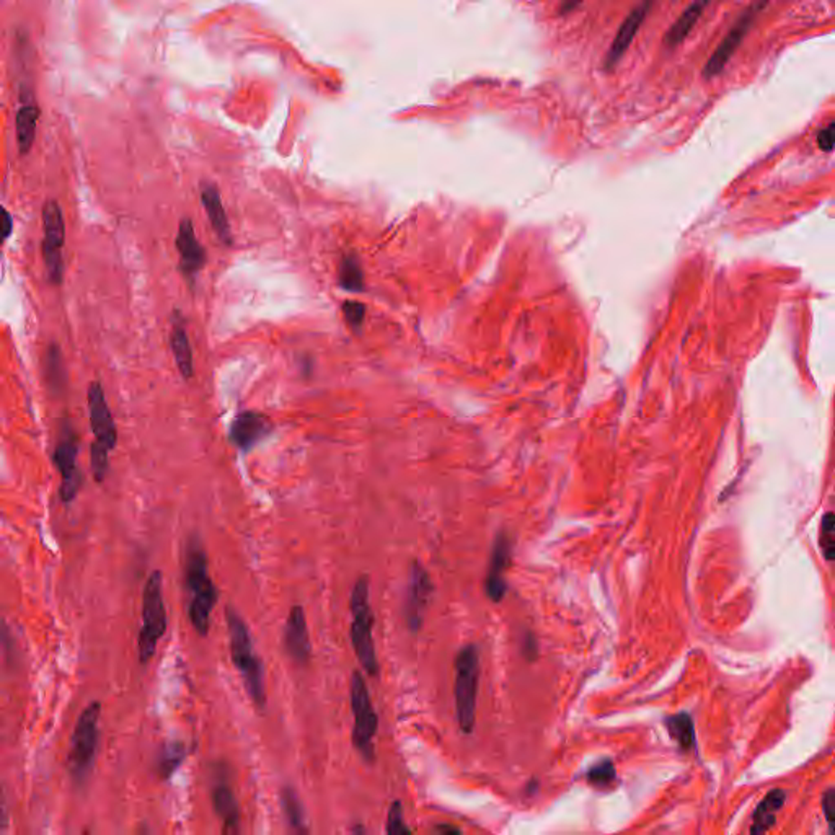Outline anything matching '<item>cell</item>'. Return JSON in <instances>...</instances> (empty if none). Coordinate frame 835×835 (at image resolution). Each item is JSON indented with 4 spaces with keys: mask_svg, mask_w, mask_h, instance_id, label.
<instances>
[{
    "mask_svg": "<svg viewBox=\"0 0 835 835\" xmlns=\"http://www.w3.org/2000/svg\"><path fill=\"white\" fill-rule=\"evenodd\" d=\"M185 580L186 588L191 596L188 607L190 620L194 630L201 636H206L209 632L212 608L218 602V590L208 572V555L198 537H193L188 544Z\"/></svg>",
    "mask_w": 835,
    "mask_h": 835,
    "instance_id": "6da1fadb",
    "label": "cell"
},
{
    "mask_svg": "<svg viewBox=\"0 0 835 835\" xmlns=\"http://www.w3.org/2000/svg\"><path fill=\"white\" fill-rule=\"evenodd\" d=\"M227 618V630H229L230 656L238 669L240 676L244 679L246 692L250 695L252 702L256 708L263 710L266 705V690H264V669L260 658L256 656L250 638V632L244 618L237 612L227 607L226 610Z\"/></svg>",
    "mask_w": 835,
    "mask_h": 835,
    "instance_id": "7a4b0ae2",
    "label": "cell"
},
{
    "mask_svg": "<svg viewBox=\"0 0 835 835\" xmlns=\"http://www.w3.org/2000/svg\"><path fill=\"white\" fill-rule=\"evenodd\" d=\"M351 643L354 653L362 669L376 677L378 674V661L372 638L374 616L369 602V581L362 576L356 581L351 594Z\"/></svg>",
    "mask_w": 835,
    "mask_h": 835,
    "instance_id": "3957f363",
    "label": "cell"
},
{
    "mask_svg": "<svg viewBox=\"0 0 835 835\" xmlns=\"http://www.w3.org/2000/svg\"><path fill=\"white\" fill-rule=\"evenodd\" d=\"M480 679V654L475 644H466L456 658V712L458 726L464 734H472L475 728L476 694Z\"/></svg>",
    "mask_w": 835,
    "mask_h": 835,
    "instance_id": "277c9868",
    "label": "cell"
},
{
    "mask_svg": "<svg viewBox=\"0 0 835 835\" xmlns=\"http://www.w3.org/2000/svg\"><path fill=\"white\" fill-rule=\"evenodd\" d=\"M167 632V610L162 594V573H150L142 596V628L139 634V660L149 662L157 643Z\"/></svg>",
    "mask_w": 835,
    "mask_h": 835,
    "instance_id": "5b68a950",
    "label": "cell"
},
{
    "mask_svg": "<svg viewBox=\"0 0 835 835\" xmlns=\"http://www.w3.org/2000/svg\"><path fill=\"white\" fill-rule=\"evenodd\" d=\"M351 708L354 715V728H352V744L358 749L360 756L372 762L376 757L374 751V738L378 734V718L370 700L369 688L360 671H356L351 677Z\"/></svg>",
    "mask_w": 835,
    "mask_h": 835,
    "instance_id": "8992f818",
    "label": "cell"
},
{
    "mask_svg": "<svg viewBox=\"0 0 835 835\" xmlns=\"http://www.w3.org/2000/svg\"><path fill=\"white\" fill-rule=\"evenodd\" d=\"M100 713H102L100 704L97 702L90 704L82 712L76 724V731L72 736L71 756H69V768L76 782H85L95 764Z\"/></svg>",
    "mask_w": 835,
    "mask_h": 835,
    "instance_id": "52a82bcc",
    "label": "cell"
},
{
    "mask_svg": "<svg viewBox=\"0 0 835 835\" xmlns=\"http://www.w3.org/2000/svg\"><path fill=\"white\" fill-rule=\"evenodd\" d=\"M44 237L41 242L44 266L53 284H61L64 280V256L62 248L66 242V222L59 202L49 200L43 206Z\"/></svg>",
    "mask_w": 835,
    "mask_h": 835,
    "instance_id": "ba28073f",
    "label": "cell"
},
{
    "mask_svg": "<svg viewBox=\"0 0 835 835\" xmlns=\"http://www.w3.org/2000/svg\"><path fill=\"white\" fill-rule=\"evenodd\" d=\"M79 456V438L71 426H64L62 434L56 449H54L53 460L56 468L61 472V500L62 502H71L76 500L82 488L84 476L77 466Z\"/></svg>",
    "mask_w": 835,
    "mask_h": 835,
    "instance_id": "9c48e42d",
    "label": "cell"
},
{
    "mask_svg": "<svg viewBox=\"0 0 835 835\" xmlns=\"http://www.w3.org/2000/svg\"><path fill=\"white\" fill-rule=\"evenodd\" d=\"M432 586L431 576L422 563L414 562L410 570V584L406 591L404 600V620L412 632H420L428 606L431 602Z\"/></svg>",
    "mask_w": 835,
    "mask_h": 835,
    "instance_id": "30bf717a",
    "label": "cell"
},
{
    "mask_svg": "<svg viewBox=\"0 0 835 835\" xmlns=\"http://www.w3.org/2000/svg\"><path fill=\"white\" fill-rule=\"evenodd\" d=\"M87 400L90 428L95 434V440L103 444L108 450H113L118 442V431L100 382H92L88 386Z\"/></svg>",
    "mask_w": 835,
    "mask_h": 835,
    "instance_id": "8fae6325",
    "label": "cell"
},
{
    "mask_svg": "<svg viewBox=\"0 0 835 835\" xmlns=\"http://www.w3.org/2000/svg\"><path fill=\"white\" fill-rule=\"evenodd\" d=\"M765 4H760V5H752L748 12H744L741 18L738 20V23L734 27L731 28L730 33L726 35V38L721 41L720 46L716 48V51L713 53L710 61L706 62L705 66L704 76L706 79H712L713 76L720 74L723 71V67L726 66V62L730 61L731 56L736 51L742 38L748 33L749 28L752 25L754 18H756L759 10L764 9Z\"/></svg>",
    "mask_w": 835,
    "mask_h": 835,
    "instance_id": "7c38bea8",
    "label": "cell"
},
{
    "mask_svg": "<svg viewBox=\"0 0 835 835\" xmlns=\"http://www.w3.org/2000/svg\"><path fill=\"white\" fill-rule=\"evenodd\" d=\"M273 431L270 418L256 412H244L238 414L230 426L229 440L240 450H250L260 440H263Z\"/></svg>",
    "mask_w": 835,
    "mask_h": 835,
    "instance_id": "4fadbf2b",
    "label": "cell"
},
{
    "mask_svg": "<svg viewBox=\"0 0 835 835\" xmlns=\"http://www.w3.org/2000/svg\"><path fill=\"white\" fill-rule=\"evenodd\" d=\"M284 648L288 651L290 660L300 666L307 664L310 660V653H312L310 635H308L304 608L300 606H294L290 608L289 617L286 622V630H284Z\"/></svg>",
    "mask_w": 835,
    "mask_h": 835,
    "instance_id": "5bb4252c",
    "label": "cell"
},
{
    "mask_svg": "<svg viewBox=\"0 0 835 835\" xmlns=\"http://www.w3.org/2000/svg\"><path fill=\"white\" fill-rule=\"evenodd\" d=\"M510 540L504 534H500V536L496 537L494 544H493L490 570H488L486 582H484L486 594H488V598L492 599L493 602H500L504 598V592H506L504 573H506V568L510 564Z\"/></svg>",
    "mask_w": 835,
    "mask_h": 835,
    "instance_id": "9a60e30c",
    "label": "cell"
},
{
    "mask_svg": "<svg viewBox=\"0 0 835 835\" xmlns=\"http://www.w3.org/2000/svg\"><path fill=\"white\" fill-rule=\"evenodd\" d=\"M175 244L176 250L180 253V262H182L180 264H182L183 273L188 276L198 273L204 264L206 256H204V248L196 238L191 220L183 219L180 222Z\"/></svg>",
    "mask_w": 835,
    "mask_h": 835,
    "instance_id": "2e32d148",
    "label": "cell"
},
{
    "mask_svg": "<svg viewBox=\"0 0 835 835\" xmlns=\"http://www.w3.org/2000/svg\"><path fill=\"white\" fill-rule=\"evenodd\" d=\"M650 9L651 4H643V5H638V7L626 17V20L622 23V27L618 30V33H617L614 43H612L610 49H608V53H607V69L614 67L617 62L622 59V56H624V54L626 53V49L630 48V44L634 41L638 28L642 25L643 20H644Z\"/></svg>",
    "mask_w": 835,
    "mask_h": 835,
    "instance_id": "e0dca14e",
    "label": "cell"
},
{
    "mask_svg": "<svg viewBox=\"0 0 835 835\" xmlns=\"http://www.w3.org/2000/svg\"><path fill=\"white\" fill-rule=\"evenodd\" d=\"M786 801V792L782 788H775L772 792L765 795L764 800L757 804L754 816H752V824H751V835H765L777 822V816L780 813Z\"/></svg>",
    "mask_w": 835,
    "mask_h": 835,
    "instance_id": "ac0fdd59",
    "label": "cell"
},
{
    "mask_svg": "<svg viewBox=\"0 0 835 835\" xmlns=\"http://www.w3.org/2000/svg\"><path fill=\"white\" fill-rule=\"evenodd\" d=\"M212 806H214L216 814L224 822L240 819L238 801L235 798V793L232 790V785L229 783V777H227L226 768H219L216 772V782L212 786Z\"/></svg>",
    "mask_w": 835,
    "mask_h": 835,
    "instance_id": "d6986e66",
    "label": "cell"
},
{
    "mask_svg": "<svg viewBox=\"0 0 835 835\" xmlns=\"http://www.w3.org/2000/svg\"><path fill=\"white\" fill-rule=\"evenodd\" d=\"M40 115H41V110L33 102L23 103L17 111L15 129H17L18 150L22 155H27L33 147Z\"/></svg>",
    "mask_w": 835,
    "mask_h": 835,
    "instance_id": "ffe728a7",
    "label": "cell"
},
{
    "mask_svg": "<svg viewBox=\"0 0 835 835\" xmlns=\"http://www.w3.org/2000/svg\"><path fill=\"white\" fill-rule=\"evenodd\" d=\"M170 344H172V351L175 356V362L180 374L183 376V378H193V352H191V346H190L185 326L178 320H175L173 326H172Z\"/></svg>",
    "mask_w": 835,
    "mask_h": 835,
    "instance_id": "44dd1931",
    "label": "cell"
},
{
    "mask_svg": "<svg viewBox=\"0 0 835 835\" xmlns=\"http://www.w3.org/2000/svg\"><path fill=\"white\" fill-rule=\"evenodd\" d=\"M201 201L206 208V212L212 222V227L219 234L222 240H229L230 229L229 222L224 212V206L220 201L219 191L211 185H204L201 188Z\"/></svg>",
    "mask_w": 835,
    "mask_h": 835,
    "instance_id": "7402d4cb",
    "label": "cell"
},
{
    "mask_svg": "<svg viewBox=\"0 0 835 835\" xmlns=\"http://www.w3.org/2000/svg\"><path fill=\"white\" fill-rule=\"evenodd\" d=\"M44 374H46L48 386L51 387L53 394L61 395L67 384V370H66L61 348L58 344H51L48 348L46 358H44Z\"/></svg>",
    "mask_w": 835,
    "mask_h": 835,
    "instance_id": "603a6c76",
    "label": "cell"
},
{
    "mask_svg": "<svg viewBox=\"0 0 835 835\" xmlns=\"http://www.w3.org/2000/svg\"><path fill=\"white\" fill-rule=\"evenodd\" d=\"M282 808L289 824L290 835H310L304 806L294 788L286 786L281 793Z\"/></svg>",
    "mask_w": 835,
    "mask_h": 835,
    "instance_id": "cb8c5ba5",
    "label": "cell"
},
{
    "mask_svg": "<svg viewBox=\"0 0 835 835\" xmlns=\"http://www.w3.org/2000/svg\"><path fill=\"white\" fill-rule=\"evenodd\" d=\"M669 736L674 739L682 751H690L695 746L694 718L688 713H677L664 721Z\"/></svg>",
    "mask_w": 835,
    "mask_h": 835,
    "instance_id": "d4e9b609",
    "label": "cell"
},
{
    "mask_svg": "<svg viewBox=\"0 0 835 835\" xmlns=\"http://www.w3.org/2000/svg\"><path fill=\"white\" fill-rule=\"evenodd\" d=\"M705 7H706V4H704V2H697V4H692L690 7H687L686 12L677 18L676 23L671 27L668 35L664 36V43L668 44V46H676V44L680 43L688 35V31L695 27L698 18L702 17Z\"/></svg>",
    "mask_w": 835,
    "mask_h": 835,
    "instance_id": "484cf974",
    "label": "cell"
},
{
    "mask_svg": "<svg viewBox=\"0 0 835 835\" xmlns=\"http://www.w3.org/2000/svg\"><path fill=\"white\" fill-rule=\"evenodd\" d=\"M185 756L186 751L183 744L173 742V744L165 746L159 760V772L162 777L170 778L172 775L175 774L176 768L185 760Z\"/></svg>",
    "mask_w": 835,
    "mask_h": 835,
    "instance_id": "4316f807",
    "label": "cell"
},
{
    "mask_svg": "<svg viewBox=\"0 0 835 835\" xmlns=\"http://www.w3.org/2000/svg\"><path fill=\"white\" fill-rule=\"evenodd\" d=\"M616 765H614L612 760H608V759H604V760H600L598 764L592 765L590 770H588V775H586L588 782H590L591 785H594V786H599V788H604V786L612 785L614 780H616Z\"/></svg>",
    "mask_w": 835,
    "mask_h": 835,
    "instance_id": "83f0119b",
    "label": "cell"
},
{
    "mask_svg": "<svg viewBox=\"0 0 835 835\" xmlns=\"http://www.w3.org/2000/svg\"><path fill=\"white\" fill-rule=\"evenodd\" d=\"M108 454L110 450L97 440L90 446V466L97 484H102L108 474Z\"/></svg>",
    "mask_w": 835,
    "mask_h": 835,
    "instance_id": "f1b7e54d",
    "label": "cell"
},
{
    "mask_svg": "<svg viewBox=\"0 0 835 835\" xmlns=\"http://www.w3.org/2000/svg\"><path fill=\"white\" fill-rule=\"evenodd\" d=\"M340 281H342L344 289H362V271H360V263L351 256L344 258L343 263H342Z\"/></svg>",
    "mask_w": 835,
    "mask_h": 835,
    "instance_id": "f546056e",
    "label": "cell"
},
{
    "mask_svg": "<svg viewBox=\"0 0 835 835\" xmlns=\"http://www.w3.org/2000/svg\"><path fill=\"white\" fill-rule=\"evenodd\" d=\"M387 835H413L412 829L406 824L404 816V806L400 801H394L387 813Z\"/></svg>",
    "mask_w": 835,
    "mask_h": 835,
    "instance_id": "4dcf8cb0",
    "label": "cell"
},
{
    "mask_svg": "<svg viewBox=\"0 0 835 835\" xmlns=\"http://www.w3.org/2000/svg\"><path fill=\"white\" fill-rule=\"evenodd\" d=\"M821 548L826 560L834 558V514L827 512L821 522Z\"/></svg>",
    "mask_w": 835,
    "mask_h": 835,
    "instance_id": "1f68e13d",
    "label": "cell"
},
{
    "mask_svg": "<svg viewBox=\"0 0 835 835\" xmlns=\"http://www.w3.org/2000/svg\"><path fill=\"white\" fill-rule=\"evenodd\" d=\"M344 318L348 320L350 325L358 328V326L362 325V320H364V314H366V308L360 302H346L343 306Z\"/></svg>",
    "mask_w": 835,
    "mask_h": 835,
    "instance_id": "d6a6232c",
    "label": "cell"
},
{
    "mask_svg": "<svg viewBox=\"0 0 835 835\" xmlns=\"http://www.w3.org/2000/svg\"><path fill=\"white\" fill-rule=\"evenodd\" d=\"M13 232V218L2 204H0V246L4 245Z\"/></svg>",
    "mask_w": 835,
    "mask_h": 835,
    "instance_id": "836d02e7",
    "label": "cell"
},
{
    "mask_svg": "<svg viewBox=\"0 0 835 835\" xmlns=\"http://www.w3.org/2000/svg\"><path fill=\"white\" fill-rule=\"evenodd\" d=\"M834 806H835V793L832 788L827 790L826 795L822 796V809H824V816H826L827 826H829V831L831 834H834Z\"/></svg>",
    "mask_w": 835,
    "mask_h": 835,
    "instance_id": "e575fe53",
    "label": "cell"
},
{
    "mask_svg": "<svg viewBox=\"0 0 835 835\" xmlns=\"http://www.w3.org/2000/svg\"><path fill=\"white\" fill-rule=\"evenodd\" d=\"M834 129H835L834 123H831L829 124V126H827V128H824L822 131L819 132L818 144L821 149L827 150V152H829V150H832V147H834V141H835Z\"/></svg>",
    "mask_w": 835,
    "mask_h": 835,
    "instance_id": "d590c367",
    "label": "cell"
},
{
    "mask_svg": "<svg viewBox=\"0 0 835 835\" xmlns=\"http://www.w3.org/2000/svg\"><path fill=\"white\" fill-rule=\"evenodd\" d=\"M222 835H240V819L226 821L222 826Z\"/></svg>",
    "mask_w": 835,
    "mask_h": 835,
    "instance_id": "8d00e7d4",
    "label": "cell"
},
{
    "mask_svg": "<svg viewBox=\"0 0 835 835\" xmlns=\"http://www.w3.org/2000/svg\"><path fill=\"white\" fill-rule=\"evenodd\" d=\"M436 832L438 835H462L460 829L457 826H452V824H440L436 827Z\"/></svg>",
    "mask_w": 835,
    "mask_h": 835,
    "instance_id": "74e56055",
    "label": "cell"
},
{
    "mask_svg": "<svg viewBox=\"0 0 835 835\" xmlns=\"http://www.w3.org/2000/svg\"><path fill=\"white\" fill-rule=\"evenodd\" d=\"M351 834L352 835H368L366 834V829H364V826H362V824H356V826L352 827Z\"/></svg>",
    "mask_w": 835,
    "mask_h": 835,
    "instance_id": "f35d334b",
    "label": "cell"
},
{
    "mask_svg": "<svg viewBox=\"0 0 835 835\" xmlns=\"http://www.w3.org/2000/svg\"><path fill=\"white\" fill-rule=\"evenodd\" d=\"M85 835H88V834H85Z\"/></svg>",
    "mask_w": 835,
    "mask_h": 835,
    "instance_id": "ab89813d",
    "label": "cell"
}]
</instances>
